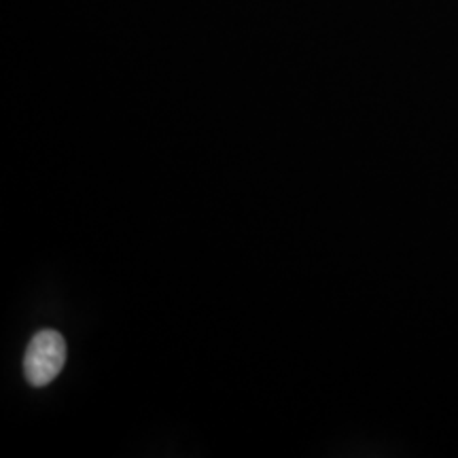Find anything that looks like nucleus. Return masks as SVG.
Listing matches in <instances>:
<instances>
[{"instance_id":"obj_1","label":"nucleus","mask_w":458,"mask_h":458,"mask_svg":"<svg viewBox=\"0 0 458 458\" xmlns=\"http://www.w3.org/2000/svg\"><path fill=\"white\" fill-rule=\"evenodd\" d=\"M66 363V340L54 329L32 337L24 354V376L32 386H47L60 376Z\"/></svg>"}]
</instances>
